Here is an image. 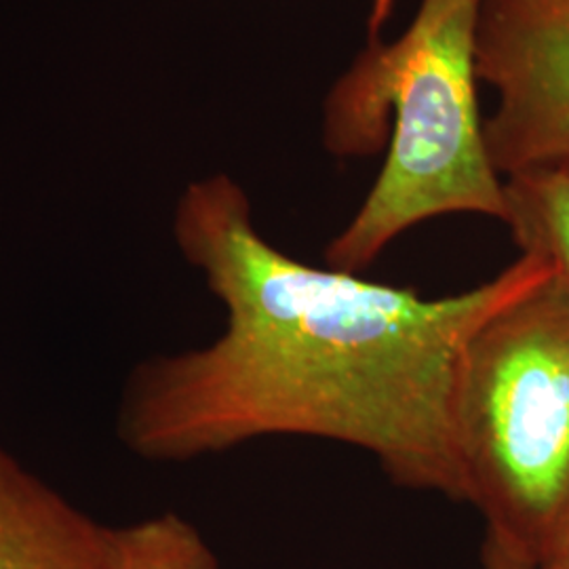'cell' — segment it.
<instances>
[{"label":"cell","instance_id":"6da1fadb","mask_svg":"<svg viewBox=\"0 0 569 569\" xmlns=\"http://www.w3.org/2000/svg\"><path fill=\"white\" fill-rule=\"evenodd\" d=\"M176 239L224 305L226 329L131 373L119 413L127 448L186 462L310 437L363 449L401 488L467 502L456 427L465 355L491 315L549 277L547 260L521 253L488 283L422 298L279 251L226 176L188 186Z\"/></svg>","mask_w":569,"mask_h":569},{"label":"cell","instance_id":"7a4b0ae2","mask_svg":"<svg viewBox=\"0 0 569 569\" xmlns=\"http://www.w3.org/2000/svg\"><path fill=\"white\" fill-rule=\"evenodd\" d=\"M481 0H422L401 39L366 49L326 102L327 150L387 161L350 224L327 244L329 268L359 274L399 234L448 213L505 224V182L489 161L477 103Z\"/></svg>","mask_w":569,"mask_h":569},{"label":"cell","instance_id":"3957f363","mask_svg":"<svg viewBox=\"0 0 569 569\" xmlns=\"http://www.w3.org/2000/svg\"><path fill=\"white\" fill-rule=\"evenodd\" d=\"M456 427L467 502L542 568L569 536V289L555 272L470 340Z\"/></svg>","mask_w":569,"mask_h":569},{"label":"cell","instance_id":"277c9868","mask_svg":"<svg viewBox=\"0 0 569 569\" xmlns=\"http://www.w3.org/2000/svg\"><path fill=\"white\" fill-rule=\"evenodd\" d=\"M475 68L498 96L483 121L493 169L569 164V0H481Z\"/></svg>","mask_w":569,"mask_h":569},{"label":"cell","instance_id":"5b68a950","mask_svg":"<svg viewBox=\"0 0 569 569\" xmlns=\"http://www.w3.org/2000/svg\"><path fill=\"white\" fill-rule=\"evenodd\" d=\"M0 569H114L103 528L0 448Z\"/></svg>","mask_w":569,"mask_h":569},{"label":"cell","instance_id":"8992f818","mask_svg":"<svg viewBox=\"0 0 569 569\" xmlns=\"http://www.w3.org/2000/svg\"><path fill=\"white\" fill-rule=\"evenodd\" d=\"M505 199V224L521 253L547 260L569 289V164L509 176Z\"/></svg>","mask_w":569,"mask_h":569},{"label":"cell","instance_id":"52a82bcc","mask_svg":"<svg viewBox=\"0 0 569 569\" xmlns=\"http://www.w3.org/2000/svg\"><path fill=\"white\" fill-rule=\"evenodd\" d=\"M114 569H220L203 536L176 512L112 529Z\"/></svg>","mask_w":569,"mask_h":569},{"label":"cell","instance_id":"ba28073f","mask_svg":"<svg viewBox=\"0 0 569 569\" xmlns=\"http://www.w3.org/2000/svg\"><path fill=\"white\" fill-rule=\"evenodd\" d=\"M483 569H538L523 555L500 545L498 540L486 536L483 545Z\"/></svg>","mask_w":569,"mask_h":569},{"label":"cell","instance_id":"9c48e42d","mask_svg":"<svg viewBox=\"0 0 569 569\" xmlns=\"http://www.w3.org/2000/svg\"><path fill=\"white\" fill-rule=\"evenodd\" d=\"M392 4L395 0H373V7H371V16H369V30H371V37L380 30V26L390 18L392 13Z\"/></svg>","mask_w":569,"mask_h":569},{"label":"cell","instance_id":"30bf717a","mask_svg":"<svg viewBox=\"0 0 569 569\" xmlns=\"http://www.w3.org/2000/svg\"><path fill=\"white\" fill-rule=\"evenodd\" d=\"M540 569H569V536L566 538V542L552 552V557Z\"/></svg>","mask_w":569,"mask_h":569},{"label":"cell","instance_id":"8fae6325","mask_svg":"<svg viewBox=\"0 0 569 569\" xmlns=\"http://www.w3.org/2000/svg\"><path fill=\"white\" fill-rule=\"evenodd\" d=\"M371 2H373V0H371Z\"/></svg>","mask_w":569,"mask_h":569}]
</instances>
